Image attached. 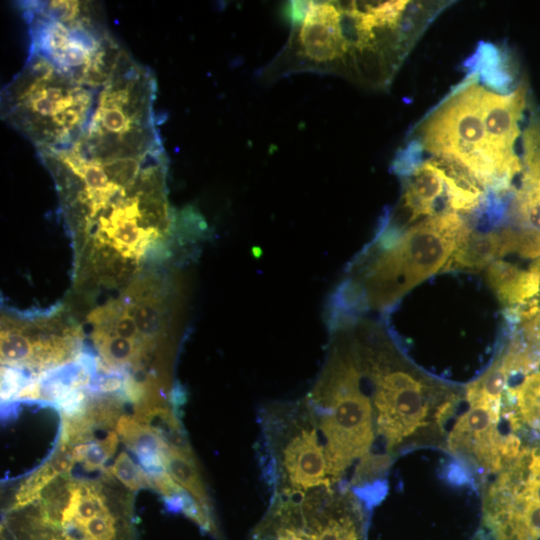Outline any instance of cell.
Listing matches in <instances>:
<instances>
[{
	"label": "cell",
	"instance_id": "cell-6",
	"mask_svg": "<svg viewBox=\"0 0 540 540\" xmlns=\"http://www.w3.org/2000/svg\"><path fill=\"white\" fill-rule=\"evenodd\" d=\"M30 50L79 81L100 89L125 49L107 29L97 5L86 1H26Z\"/></svg>",
	"mask_w": 540,
	"mask_h": 540
},
{
	"label": "cell",
	"instance_id": "cell-7",
	"mask_svg": "<svg viewBox=\"0 0 540 540\" xmlns=\"http://www.w3.org/2000/svg\"><path fill=\"white\" fill-rule=\"evenodd\" d=\"M482 86L471 83L434 110L421 125L423 147L451 162L482 188L507 189L511 180L501 169L489 143L481 112Z\"/></svg>",
	"mask_w": 540,
	"mask_h": 540
},
{
	"label": "cell",
	"instance_id": "cell-16",
	"mask_svg": "<svg viewBox=\"0 0 540 540\" xmlns=\"http://www.w3.org/2000/svg\"><path fill=\"white\" fill-rule=\"evenodd\" d=\"M72 444L61 440L57 453L22 483L15 495L13 510L23 508L36 502L55 479L65 475L73 467L75 460L72 454Z\"/></svg>",
	"mask_w": 540,
	"mask_h": 540
},
{
	"label": "cell",
	"instance_id": "cell-10",
	"mask_svg": "<svg viewBox=\"0 0 540 540\" xmlns=\"http://www.w3.org/2000/svg\"><path fill=\"white\" fill-rule=\"evenodd\" d=\"M496 408L499 426L520 431L540 441V370L531 372L515 386L507 384Z\"/></svg>",
	"mask_w": 540,
	"mask_h": 540
},
{
	"label": "cell",
	"instance_id": "cell-11",
	"mask_svg": "<svg viewBox=\"0 0 540 540\" xmlns=\"http://www.w3.org/2000/svg\"><path fill=\"white\" fill-rule=\"evenodd\" d=\"M516 250L515 232L510 226L488 233L471 230L444 269L478 272L505 255L516 253Z\"/></svg>",
	"mask_w": 540,
	"mask_h": 540
},
{
	"label": "cell",
	"instance_id": "cell-21",
	"mask_svg": "<svg viewBox=\"0 0 540 540\" xmlns=\"http://www.w3.org/2000/svg\"><path fill=\"white\" fill-rule=\"evenodd\" d=\"M126 306L143 339L148 340L158 333L161 326V313L158 306L156 307L151 301H137Z\"/></svg>",
	"mask_w": 540,
	"mask_h": 540
},
{
	"label": "cell",
	"instance_id": "cell-15",
	"mask_svg": "<svg viewBox=\"0 0 540 540\" xmlns=\"http://www.w3.org/2000/svg\"><path fill=\"white\" fill-rule=\"evenodd\" d=\"M162 457L172 480L211 515L210 497L189 444L177 445L168 442Z\"/></svg>",
	"mask_w": 540,
	"mask_h": 540
},
{
	"label": "cell",
	"instance_id": "cell-3",
	"mask_svg": "<svg viewBox=\"0 0 540 540\" xmlns=\"http://www.w3.org/2000/svg\"><path fill=\"white\" fill-rule=\"evenodd\" d=\"M472 229L459 213H436L395 232L381 229L347 269L326 303V322L385 311L444 268Z\"/></svg>",
	"mask_w": 540,
	"mask_h": 540
},
{
	"label": "cell",
	"instance_id": "cell-23",
	"mask_svg": "<svg viewBox=\"0 0 540 540\" xmlns=\"http://www.w3.org/2000/svg\"><path fill=\"white\" fill-rule=\"evenodd\" d=\"M51 540H71L70 538H58V537H55V538H52Z\"/></svg>",
	"mask_w": 540,
	"mask_h": 540
},
{
	"label": "cell",
	"instance_id": "cell-2",
	"mask_svg": "<svg viewBox=\"0 0 540 540\" xmlns=\"http://www.w3.org/2000/svg\"><path fill=\"white\" fill-rule=\"evenodd\" d=\"M49 172L68 224L101 243L171 229L162 143L74 145L52 155Z\"/></svg>",
	"mask_w": 540,
	"mask_h": 540
},
{
	"label": "cell",
	"instance_id": "cell-20",
	"mask_svg": "<svg viewBox=\"0 0 540 540\" xmlns=\"http://www.w3.org/2000/svg\"><path fill=\"white\" fill-rule=\"evenodd\" d=\"M108 472L129 491L135 492L142 487L152 486L144 470L125 451L120 452Z\"/></svg>",
	"mask_w": 540,
	"mask_h": 540
},
{
	"label": "cell",
	"instance_id": "cell-17",
	"mask_svg": "<svg viewBox=\"0 0 540 540\" xmlns=\"http://www.w3.org/2000/svg\"><path fill=\"white\" fill-rule=\"evenodd\" d=\"M95 341L101 356L110 366L132 364L140 356V344L103 329L98 330Z\"/></svg>",
	"mask_w": 540,
	"mask_h": 540
},
{
	"label": "cell",
	"instance_id": "cell-18",
	"mask_svg": "<svg viewBox=\"0 0 540 540\" xmlns=\"http://www.w3.org/2000/svg\"><path fill=\"white\" fill-rule=\"evenodd\" d=\"M118 443L117 432L111 431L101 440L82 442L72 448L75 462L83 464L87 471L103 469L106 461L115 453Z\"/></svg>",
	"mask_w": 540,
	"mask_h": 540
},
{
	"label": "cell",
	"instance_id": "cell-1",
	"mask_svg": "<svg viewBox=\"0 0 540 540\" xmlns=\"http://www.w3.org/2000/svg\"><path fill=\"white\" fill-rule=\"evenodd\" d=\"M324 362L297 400L273 401L274 416L303 469L328 492H351L372 509L390 469L422 443L404 388L373 356L360 321L331 328Z\"/></svg>",
	"mask_w": 540,
	"mask_h": 540
},
{
	"label": "cell",
	"instance_id": "cell-19",
	"mask_svg": "<svg viewBox=\"0 0 540 540\" xmlns=\"http://www.w3.org/2000/svg\"><path fill=\"white\" fill-rule=\"evenodd\" d=\"M523 177L540 190V121L533 119L523 133Z\"/></svg>",
	"mask_w": 540,
	"mask_h": 540
},
{
	"label": "cell",
	"instance_id": "cell-13",
	"mask_svg": "<svg viewBox=\"0 0 540 540\" xmlns=\"http://www.w3.org/2000/svg\"><path fill=\"white\" fill-rule=\"evenodd\" d=\"M486 279L508 310L524 307L539 299L540 272L537 265L524 270L499 259L486 268Z\"/></svg>",
	"mask_w": 540,
	"mask_h": 540
},
{
	"label": "cell",
	"instance_id": "cell-4",
	"mask_svg": "<svg viewBox=\"0 0 540 540\" xmlns=\"http://www.w3.org/2000/svg\"><path fill=\"white\" fill-rule=\"evenodd\" d=\"M291 32L283 48L261 71L271 81L300 72L351 76L361 57L376 54L381 33L397 28V1H291Z\"/></svg>",
	"mask_w": 540,
	"mask_h": 540
},
{
	"label": "cell",
	"instance_id": "cell-12",
	"mask_svg": "<svg viewBox=\"0 0 540 540\" xmlns=\"http://www.w3.org/2000/svg\"><path fill=\"white\" fill-rule=\"evenodd\" d=\"M443 171L436 159L420 164L409 176L400 202L404 224L436 214L437 201L445 193Z\"/></svg>",
	"mask_w": 540,
	"mask_h": 540
},
{
	"label": "cell",
	"instance_id": "cell-14",
	"mask_svg": "<svg viewBox=\"0 0 540 540\" xmlns=\"http://www.w3.org/2000/svg\"><path fill=\"white\" fill-rule=\"evenodd\" d=\"M516 253L521 257H540V190L522 179L512 207Z\"/></svg>",
	"mask_w": 540,
	"mask_h": 540
},
{
	"label": "cell",
	"instance_id": "cell-9",
	"mask_svg": "<svg viewBox=\"0 0 540 540\" xmlns=\"http://www.w3.org/2000/svg\"><path fill=\"white\" fill-rule=\"evenodd\" d=\"M480 104L488 143L501 169L512 181L523 171L515 143L526 107V88L520 85L508 94H501L482 86Z\"/></svg>",
	"mask_w": 540,
	"mask_h": 540
},
{
	"label": "cell",
	"instance_id": "cell-22",
	"mask_svg": "<svg viewBox=\"0 0 540 540\" xmlns=\"http://www.w3.org/2000/svg\"><path fill=\"white\" fill-rule=\"evenodd\" d=\"M122 386V380L119 377L111 376L101 381L99 389L102 392H113Z\"/></svg>",
	"mask_w": 540,
	"mask_h": 540
},
{
	"label": "cell",
	"instance_id": "cell-5",
	"mask_svg": "<svg viewBox=\"0 0 540 540\" xmlns=\"http://www.w3.org/2000/svg\"><path fill=\"white\" fill-rule=\"evenodd\" d=\"M100 89L29 49L23 68L2 90V119L37 152L67 149L87 127Z\"/></svg>",
	"mask_w": 540,
	"mask_h": 540
},
{
	"label": "cell",
	"instance_id": "cell-8",
	"mask_svg": "<svg viewBox=\"0 0 540 540\" xmlns=\"http://www.w3.org/2000/svg\"><path fill=\"white\" fill-rule=\"evenodd\" d=\"M97 480L66 477L57 479L44 501L59 510V522L74 530L79 540H117V519L112 498L117 494Z\"/></svg>",
	"mask_w": 540,
	"mask_h": 540
},
{
	"label": "cell",
	"instance_id": "cell-24",
	"mask_svg": "<svg viewBox=\"0 0 540 540\" xmlns=\"http://www.w3.org/2000/svg\"><path fill=\"white\" fill-rule=\"evenodd\" d=\"M537 266H538V270L540 272V262L537 264Z\"/></svg>",
	"mask_w": 540,
	"mask_h": 540
}]
</instances>
